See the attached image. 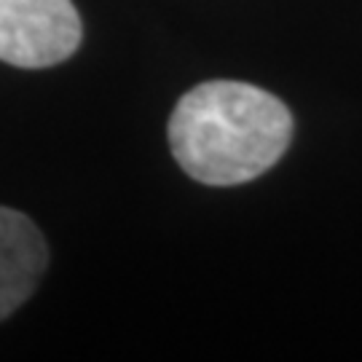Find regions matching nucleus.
<instances>
[{"label":"nucleus","mask_w":362,"mask_h":362,"mask_svg":"<svg viewBox=\"0 0 362 362\" xmlns=\"http://www.w3.org/2000/svg\"><path fill=\"white\" fill-rule=\"evenodd\" d=\"M49 266V247L33 220L16 209L0 207V320L35 293Z\"/></svg>","instance_id":"obj_3"},{"label":"nucleus","mask_w":362,"mask_h":362,"mask_svg":"<svg viewBox=\"0 0 362 362\" xmlns=\"http://www.w3.org/2000/svg\"><path fill=\"white\" fill-rule=\"evenodd\" d=\"M293 116L282 100L242 81H207L169 116L175 161L204 185H242L282 158Z\"/></svg>","instance_id":"obj_1"},{"label":"nucleus","mask_w":362,"mask_h":362,"mask_svg":"<svg viewBox=\"0 0 362 362\" xmlns=\"http://www.w3.org/2000/svg\"><path fill=\"white\" fill-rule=\"evenodd\" d=\"M73 0H0V59L13 67H52L81 46Z\"/></svg>","instance_id":"obj_2"}]
</instances>
